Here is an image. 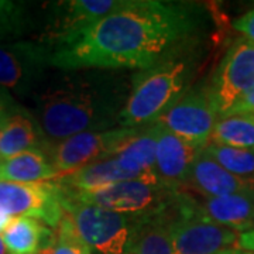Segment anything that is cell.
Returning <instances> with one entry per match:
<instances>
[{"instance_id":"obj_1","label":"cell","mask_w":254,"mask_h":254,"mask_svg":"<svg viewBox=\"0 0 254 254\" xmlns=\"http://www.w3.org/2000/svg\"><path fill=\"white\" fill-rule=\"evenodd\" d=\"M205 14L178 1L134 0L130 7L47 40L58 71H145L181 47L202 40Z\"/></svg>"},{"instance_id":"obj_2","label":"cell","mask_w":254,"mask_h":254,"mask_svg":"<svg viewBox=\"0 0 254 254\" xmlns=\"http://www.w3.org/2000/svg\"><path fill=\"white\" fill-rule=\"evenodd\" d=\"M130 91L128 78L119 71H61L34 96L37 125L50 145L115 128Z\"/></svg>"},{"instance_id":"obj_3","label":"cell","mask_w":254,"mask_h":254,"mask_svg":"<svg viewBox=\"0 0 254 254\" xmlns=\"http://www.w3.org/2000/svg\"><path fill=\"white\" fill-rule=\"evenodd\" d=\"M202 40L181 47L150 69L131 78V91L119 116V126L143 128L160 116L190 89L202 58Z\"/></svg>"},{"instance_id":"obj_4","label":"cell","mask_w":254,"mask_h":254,"mask_svg":"<svg viewBox=\"0 0 254 254\" xmlns=\"http://www.w3.org/2000/svg\"><path fill=\"white\" fill-rule=\"evenodd\" d=\"M181 192V188H173L164 184L158 177L116 182L91 190H63L64 195L71 199L134 216L164 212L173 208Z\"/></svg>"},{"instance_id":"obj_5","label":"cell","mask_w":254,"mask_h":254,"mask_svg":"<svg viewBox=\"0 0 254 254\" xmlns=\"http://www.w3.org/2000/svg\"><path fill=\"white\" fill-rule=\"evenodd\" d=\"M63 206L64 212L72 219L78 235L89 249L99 254H123L126 252L136 219L134 215L118 213L109 209L82 203L64 193Z\"/></svg>"},{"instance_id":"obj_6","label":"cell","mask_w":254,"mask_h":254,"mask_svg":"<svg viewBox=\"0 0 254 254\" xmlns=\"http://www.w3.org/2000/svg\"><path fill=\"white\" fill-rule=\"evenodd\" d=\"M138 130L119 126L105 131H85L51 144L47 154L61 177L116 155Z\"/></svg>"},{"instance_id":"obj_7","label":"cell","mask_w":254,"mask_h":254,"mask_svg":"<svg viewBox=\"0 0 254 254\" xmlns=\"http://www.w3.org/2000/svg\"><path fill=\"white\" fill-rule=\"evenodd\" d=\"M254 86V43L239 38L227 48L206 85L209 99L218 118H223Z\"/></svg>"},{"instance_id":"obj_8","label":"cell","mask_w":254,"mask_h":254,"mask_svg":"<svg viewBox=\"0 0 254 254\" xmlns=\"http://www.w3.org/2000/svg\"><path fill=\"white\" fill-rule=\"evenodd\" d=\"M64 213L63 190L57 182L0 181V215L33 218L48 227H58Z\"/></svg>"},{"instance_id":"obj_9","label":"cell","mask_w":254,"mask_h":254,"mask_svg":"<svg viewBox=\"0 0 254 254\" xmlns=\"http://www.w3.org/2000/svg\"><path fill=\"white\" fill-rule=\"evenodd\" d=\"M50 63L46 43L0 44V88L26 96L41 85Z\"/></svg>"},{"instance_id":"obj_10","label":"cell","mask_w":254,"mask_h":254,"mask_svg":"<svg viewBox=\"0 0 254 254\" xmlns=\"http://www.w3.org/2000/svg\"><path fill=\"white\" fill-rule=\"evenodd\" d=\"M216 119L218 115L210 103L206 86H193L157 122L174 134L205 148L212 138Z\"/></svg>"},{"instance_id":"obj_11","label":"cell","mask_w":254,"mask_h":254,"mask_svg":"<svg viewBox=\"0 0 254 254\" xmlns=\"http://www.w3.org/2000/svg\"><path fill=\"white\" fill-rule=\"evenodd\" d=\"M171 237L174 254H226L240 250V232L193 215H177Z\"/></svg>"},{"instance_id":"obj_12","label":"cell","mask_w":254,"mask_h":254,"mask_svg":"<svg viewBox=\"0 0 254 254\" xmlns=\"http://www.w3.org/2000/svg\"><path fill=\"white\" fill-rule=\"evenodd\" d=\"M178 213L193 215L236 232L254 230V190L237 192L226 196L208 198L203 202L190 198L182 192Z\"/></svg>"},{"instance_id":"obj_13","label":"cell","mask_w":254,"mask_h":254,"mask_svg":"<svg viewBox=\"0 0 254 254\" xmlns=\"http://www.w3.org/2000/svg\"><path fill=\"white\" fill-rule=\"evenodd\" d=\"M200 150L203 148L184 140L160 125L155 148L157 177L173 188H181L185 185L190 167Z\"/></svg>"},{"instance_id":"obj_14","label":"cell","mask_w":254,"mask_h":254,"mask_svg":"<svg viewBox=\"0 0 254 254\" xmlns=\"http://www.w3.org/2000/svg\"><path fill=\"white\" fill-rule=\"evenodd\" d=\"M185 185L205 198H219L237 192L254 190L253 181L239 178L226 171L205 150H200L196 155Z\"/></svg>"},{"instance_id":"obj_15","label":"cell","mask_w":254,"mask_h":254,"mask_svg":"<svg viewBox=\"0 0 254 254\" xmlns=\"http://www.w3.org/2000/svg\"><path fill=\"white\" fill-rule=\"evenodd\" d=\"M175 205L164 212L136 216L126 254H174L171 225L177 216Z\"/></svg>"},{"instance_id":"obj_16","label":"cell","mask_w":254,"mask_h":254,"mask_svg":"<svg viewBox=\"0 0 254 254\" xmlns=\"http://www.w3.org/2000/svg\"><path fill=\"white\" fill-rule=\"evenodd\" d=\"M133 1L134 0H72L57 3L54 6V17H57L60 27L51 38L127 9Z\"/></svg>"},{"instance_id":"obj_17","label":"cell","mask_w":254,"mask_h":254,"mask_svg":"<svg viewBox=\"0 0 254 254\" xmlns=\"http://www.w3.org/2000/svg\"><path fill=\"white\" fill-rule=\"evenodd\" d=\"M158 130H160L158 122L140 128L115 155L120 165L126 171L133 174L137 180L157 177L155 148H157Z\"/></svg>"},{"instance_id":"obj_18","label":"cell","mask_w":254,"mask_h":254,"mask_svg":"<svg viewBox=\"0 0 254 254\" xmlns=\"http://www.w3.org/2000/svg\"><path fill=\"white\" fill-rule=\"evenodd\" d=\"M9 254H43L55 242V232L33 218H13L1 232Z\"/></svg>"},{"instance_id":"obj_19","label":"cell","mask_w":254,"mask_h":254,"mask_svg":"<svg viewBox=\"0 0 254 254\" xmlns=\"http://www.w3.org/2000/svg\"><path fill=\"white\" fill-rule=\"evenodd\" d=\"M128 180L137 178L133 174L126 171L113 155L106 160L89 164L71 174L61 175L58 177L57 184L66 190H91Z\"/></svg>"},{"instance_id":"obj_20","label":"cell","mask_w":254,"mask_h":254,"mask_svg":"<svg viewBox=\"0 0 254 254\" xmlns=\"http://www.w3.org/2000/svg\"><path fill=\"white\" fill-rule=\"evenodd\" d=\"M60 174L54 168L44 150H28L9 158L0 160L1 182H44L58 178Z\"/></svg>"},{"instance_id":"obj_21","label":"cell","mask_w":254,"mask_h":254,"mask_svg":"<svg viewBox=\"0 0 254 254\" xmlns=\"http://www.w3.org/2000/svg\"><path fill=\"white\" fill-rule=\"evenodd\" d=\"M43 137L44 136L37 122L30 118L24 110H20L0 130V160L28 150H43L46 145L44 141H41Z\"/></svg>"},{"instance_id":"obj_22","label":"cell","mask_w":254,"mask_h":254,"mask_svg":"<svg viewBox=\"0 0 254 254\" xmlns=\"http://www.w3.org/2000/svg\"><path fill=\"white\" fill-rule=\"evenodd\" d=\"M210 140L215 144L254 150V113L219 118Z\"/></svg>"},{"instance_id":"obj_23","label":"cell","mask_w":254,"mask_h":254,"mask_svg":"<svg viewBox=\"0 0 254 254\" xmlns=\"http://www.w3.org/2000/svg\"><path fill=\"white\" fill-rule=\"evenodd\" d=\"M226 171L254 182V150L209 143L203 148Z\"/></svg>"},{"instance_id":"obj_24","label":"cell","mask_w":254,"mask_h":254,"mask_svg":"<svg viewBox=\"0 0 254 254\" xmlns=\"http://www.w3.org/2000/svg\"><path fill=\"white\" fill-rule=\"evenodd\" d=\"M43 254H91V249L81 239L68 213H64L55 232V242Z\"/></svg>"},{"instance_id":"obj_25","label":"cell","mask_w":254,"mask_h":254,"mask_svg":"<svg viewBox=\"0 0 254 254\" xmlns=\"http://www.w3.org/2000/svg\"><path fill=\"white\" fill-rule=\"evenodd\" d=\"M26 21L27 14L23 3L0 0V38L21 34L26 27Z\"/></svg>"},{"instance_id":"obj_26","label":"cell","mask_w":254,"mask_h":254,"mask_svg":"<svg viewBox=\"0 0 254 254\" xmlns=\"http://www.w3.org/2000/svg\"><path fill=\"white\" fill-rule=\"evenodd\" d=\"M21 109L14 103V100L9 96V93L0 88V130L7 125L10 119Z\"/></svg>"},{"instance_id":"obj_27","label":"cell","mask_w":254,"mask_h":254,"mask_svg":"<svg viewBox=\"0 0 254 254\" xmlns=\"http://www.w3.org/2000/svg\"><path fill=\"white\" fill-rule=\"evenodd\" d=\"M233 28L239 33H242L245 38L254 43V10L247 11L242 17L237 18L233 23Z\"/></svg>"},{"instance_id":"obj_28","label":"cell","mask_w":254,"mask_h":254,"mask_svg":"<svg viewBox=\"0 0 254 254\" xmlns=\"http://www.w3.org/2000/svg\"><path fill=\"white\" fill-rule=\"evenodd\" d=\"M243 113H254V86L237 102L226 116H229V115H243Z\"/></svg>"},{"instance_id":"obj_29","label":"cell","mask_w":254,"mask_h":254,"mask_svg":"<svg viewBox=\"0 0 254 254\" xmlns=\"http://www.w3.org/2000/svg\"><path fill=\"white\" fill-rule=\"evenodd\" d=\"M11 220L7 216H3V215H0V232H3L4 230V227L9 225V222Z\"/></svg>"},{"instance_id":"obj_30","label":"cell","mask_w":254,"mask_h":254,"mask_svg":"<svg viewBox=\"0 0 254 254\" xmlns=\"http://www.w3.org/2000/svg\"><path fill=\"white\" fill-rule=\"evenodd\" d=\"M0 254H9L7 253V250H6V246L3 243V239L0 236Z\"/></svg>"},{"instance_id":"obj_31","label":"cell","mask_w":254,"mask_h":254,"mask_svg":"<svg viewBox=\"0 0 254 254\" xmlns=\"http://www.w3.org/2000/svg\"><path fill=\"white\" fill-rule=\"evenodd\" d=\"M240 252V250H233V252H230V253H226V254H237Z\"/></svg>"},{"instance_id":"obj_32","label":"cell","mask_w":254,"mask_h":254,"mask_svg":"<svg viewBox=\"0 0 254 254\" xmlns=\"http://www.w3.org/2000/svg\"><path fill=\"white\" fill-rule=\"evenodd\" d=\"M237 254H252V253H246V252H239Z\"/></svg>"},{"instance_id":"obj_33","label":"cell","mask_w":254,"mask_h":254,"mask_svg":"<svg viewBox=\"0 0 254 254\" xmlns=\"http://www.w3.org/2000/svg\"><path fill=\"white\" fill-rule=\"evenodd\" d=\"M252 254H254V253H252Z\"/></svg>"},{"instance_id":"obj_34","label":"cell","mask_w":254,"mask_h":254,"mask_svg":"<svg viewBox=\"0 0 254 254\" xmlns=\"http://www.w3.org/2000/svg\"><path fill=\"white\" fill-rule=\"evenodd\" d=\"M253 253H254V252H253Z\"/></svg>"}]
</instances>
